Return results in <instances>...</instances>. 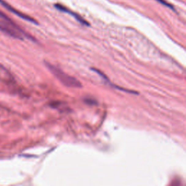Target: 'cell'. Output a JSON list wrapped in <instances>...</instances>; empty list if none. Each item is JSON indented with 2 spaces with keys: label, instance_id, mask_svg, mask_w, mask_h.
Listing matches in <instances>:
<instances>
[{
  "label": "cell",
  "instance_id": "1",
  "mask_svg": "<svg viewBox=\"0 0 186 186\" xmlns=\"http://www.w3.org/2000/svg\"><path fill=\"white\" fill-rule=\"evenodd\" d=\"M0 31L12 37L23 40L28 36L5 13L0 11Z\"/></svg>",
  "mask_w": 186,
  "mask_h": 186
},
{
  "label": "cell",
  "instance_id": "2",
  "mask_svg": "<svg viewBox=\"0 0 186 186\" xmlns=\"http://www.w3.org/2000/svg\"><path fill=\"white\" fill-rule=\"evenodd\" d=\"M45 63L46 66L48 68L50 72L65 86L68 87H73V88H81L82 87V84L79 82V81L77 80L74 77L69 76L67 73L63 72V71H61L60 69L54 66L53 65L47 63V62H46Z\"/></svg>",
  "mask_w": 186,
  "mask_h": 186
},
{
  "label": "cell",
  "instance_id": "3",
  "mask_svg": "<svg viewBox=\"0 0 186 186\" xmlns=\"http://www.w3.org/2000/svg\"><path fill=\"white\" fill-rule=\"evenodd\" d=\"M0 4H1V5L3 6V7H5V8L7 9V10H9V12H11L12 13H13V14L17 15V17H20V18L23 19L24 20L28 21V22L34 23V24L38 25V22L36 20H35V19H34L32 17L28 16V15L24 14V13H21V12H20V11L17 10V9H15L14 7H12L10 5H9V3L6 2L5 0H0Z\"/></svg>",
  "mask_w": 186,
  "mask_h": 186
},
{
  "label": "cell",
  "instance_id": "4",
  "mask_svg": "<svg viewBox=\"0 0 186 186\" xmlns=\"http://www.w3.org/2000/svg\"><path fill=\"white\" fill-rule=\"evenodd\" d=\"M54 6H55V7L58 9V10L61 11V12H63V13H68V14L71 15V16H73V17H74L76 20L78 21V22L80 23L81 24L84 25V26H90V23L87 22L86 20H84L82 17H81L80 15H79V14H77V13H74V12L71 11L70 9H68L66 7H65V6L62 5L59 3H56Z\"/></svg>",
  "mask_w": 186,
  "mask_h": 186
},
{
  "label": "cell",
  "instance_id": "5",
  "mask_svg": "<svg viewBox=\"0 0 186 186\" xmlns=\"http://www.w3.org/2000/svg\"><path fill=\"white\" fill-rule=\"evenodd\" d=\"M156 1L158 2H159L160 4H162V5H163L164 6H165V7H169V8L172 9V10H173V11H175V9H174V6L172 5H171V4H170V3L167 2H166V0H156Z\"/></svg>",
  "mask_w": 186,
  "mask_h": 186
}]
</instances>
